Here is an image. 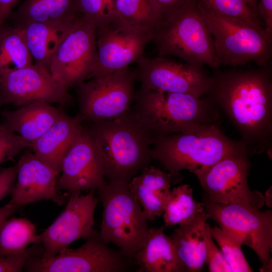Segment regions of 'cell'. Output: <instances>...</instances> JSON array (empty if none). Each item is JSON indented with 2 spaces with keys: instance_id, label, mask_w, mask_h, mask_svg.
Masks as SVG:
<instances>
[{
  "instance_id": "obj_1",
  "label": "cell",
  "mask_w": 272,
  "mask_h": 272,
  "mask_svg": "<svg viewBox=\"0 0 272 272\" xmlns=\"http://www.w3.org/2000/svg\"><path fill=\"white\" fill-rule=\"evenodd\" d=\"M203 96L233 125L248 154L271 149L272 78L270 66L216 69Z\"/></svg>"
},
{
  "instance_id": "obj_2",
  "label": "cell",
  "mask_w": 272,
  "mask_h": 272,
  "mask_svg": "<svg viewBox=\"0 0 272 272\" xmlns=\"http://www.w3.org/2000/svg\"><path fill=\"white\" fill-rule=\"evenodd\" d=\"M87 128L103 161L107 181L128 184L150 166V147L156 139L133 109L113 120L92 122Z\"/></svg>"
},
{
  "instance_id": "obj_3",
  "label": "cell",
  "mask_w": 272,
  "mask_h": 272,
  "mask_svg": "<svg viewBox=\"0 0 272 272\" xmlns=\"http://www.w3.org/2000/svg\"><path fill=\"white\" fill-rule=\"evenodd\" d=\"M244 152L248 153L241 141L230 139L213 123L157 138L151 149V156L173 178L182 170L197 177L224 158Z\"/></svg>"
},
{
  "instance_id": "obj_4",
  "label": "cell",
  "mask_w": 272,
  "mask_h": 272,
  "mask_svg": "<svg viewBox=\"0 0 272 272\" xmlns=\"http://www.w3.org/2000/svg\"><path fill=\"white\" fill-rule=\"evenodd\" d=\"M159 56L172 55L199 67L220 65L213 38L200 14L198 0H185L165 14L153 33Z\"/></svg>"
},
{
  "instance_id": "obj_5",
  "label": "cell",
  "mask_w": 272,
  "mask_h": 272,
  "mask_svg": "<svg viewBox=\"0 0 272 272\" xmlns=\"http://www.w3.org/2000/svg\"><path fill=\"white\" fill-rule=\"evenodd\" d=\"M134 99L133 109L138 119L156 140L200 125L216 123L220 117L205 99L187 94L141 88Z\"/></svg>"
},
{
  "instance_id": "obj_6",
  "label": "cell",
  "mask_w": 272,
  "mask_h": 272,
  "mask_svg": "<svg viewBox=\"0 0 272 272\" xmlns=\"http://www.w3.org/2000/svg\"><path fill=\"white\" fill-rule=\"evenodd\" d=\"M198 5L220 65L236 67L252 62L259 67L269 65L272 37L263 27L220 15L202 0Z\"/></svg>"
},
{
  "instance_id": "obj_7",
  "label": "cell",
  "mask_w": 272,
  "mask_h": 272,
  "mask_svg": "<svg viewBox=\"0 0 272 272\" xmlns=\"http://www.w3.org/2000/svg\"><path fill=\"white\" fill-rule=\"evenodd\" d=\"M103 207L99 234L126 257L133 259L149 232L148 219L128 184L107 181L97 191Z\"/></svg>"
},
{
  "instance_id": "obj_8",
  "label": "cell",
  "mask_w": 272,
  "mask_h": 272,
  "mask_svg": "<svg viewBox=\"0 0 272 272\" xmlns=\"http://www.w3.org/2000/svg\"><path fill=\"white\" fill-rule=\"evenodd\" d=\"M209 219L219 227L236 236L257 254L261 271H271L272 251V211H264L250 203L237 200L228 203H215L204 199Z\"/></svg>"
},
{
  "instance_id": "obj_9",
  "label": "cell",
  "mask_w": 272,
  "mask_h": 272,
  "mask_svg": "<svg viewBox=\"0 0 272 272\" xmlns=\"http://www.w3.org/2000/svg\"><path fill=\"white\" fill-rule=\"evenodd\" d=\"M80 247H68L47 260L33 256L24 266L30 272H127L136 266L134 259L108 246L93 229Z\"/></svg>"
},
{
  "instance_id": "obj_10",
  "label": "cell",
  "mask_w": 272,
  "mask_h": 272,
  "mask_svg": "<svg viewBox=\"0 0 272 272\" xmlns=\"http://www.w3.org/2000/svg\"><path fill=\"white\" fill-rule=\"evenodd\" d=\"M137 77V73L125 68L79 84V115L83 120L91 122L111 120L124 115L134 99Z\"/></svg>"
},
{
  "instance_id": "obj_11",
  "label": "cell",
  "mask_w": 272,
  "mask_h": 272,
  "mask_svg": "<svg viewBox=\"0 0 272 272\" xmlns=\"http://www.w3.org/2000/svg\"><path fill=\"white\" fill-rule=\"evenodd\" d=\"M249 156L244 152L227 156L198 176L205 199L219 203L242 200L261 209L264 205V195L251 190L247 183Z\"/></svg>"
},
{
  "instance_id": "obj_12",
  "label": "cell",
  "mask_w": 272,
  "mask_h": 272,
  "mask_svg": "<svg viewBox=\"0 0 272 272\" xmlns=\"http://www.w3.org/2000/svg\"><path fill=\"white\" fill-rule=\"evenodd\" d=\"M94 191L86 195L71 193L66 207L46 229L37 235L36 243H41L44 253L40 258L47 260L68 247L75 241L87 238L94 225V214L99 201Z\"/></svg>"
},
{
  "instance_id": "obj_13",
  "label": "cell",
  "mask_w": 272,
  "mask_h": 272,
  "mask_svg": "<svg viewBox=\"0 0 272 272\" xmlns=\"http://www.w3.org/2000/svg\"><path fill=\"white\" fill-rule=\"evenodd\" d=\"M96 58V28L83 20L65 37L51 59L49 71L68 89L88 78Z\"/></svg>"
},
{
  "instance_id": "obj_14",
  "label": "cell",
  "mask_w": 272,
  "mask_h": 272,
  "mask_svg": "<svg viewBox=\"0 0 272 272\" xmlns=\"http://www.w3.org/2000/svg\"><path fill=\"white\" fill-rule=\"evenodd\" d=\"M153 33L113 22L96 29L97 58L88 78L127 68L144 55Z\"/></svg>"
},
{
  "instance_id": "obj_15",
  "label": "cell",
  "mask_w": 272,
  "mask_h": 272,
  "mask_svg": "<svg viewBox=\"0 0 272 272\" xmlns=\"http://www.w3.org/2000/svg\"><path fill=\"white\" fill-rule=\"evenodd\" d=\"M137 62V75L142 83L141 88L145 90L184 93L201 98L210 87L211 77L202 67L159 56H143Z\"/></svg>"
},
{
  "instance_id": "obj_16",
  "label": "cell",
  "mask_w": 272,
  "mask_h": 272,
  "mask_svg": "<svg viewBox=\"0 0 272 272\" xmlns=\"http://www.w3.org/2000/svg\"><path fill=\"white\" fill-rule=\"evenodd\" d=\"M0 88L7 104L17 106L37 102L66 104L72 100L67 89L35 63L0 74Z\"/></svg>"
},
{
  "instance_id": "obj_17",
  "label": "cell",
  "mask_w": 272,
  "mask_h": 272,
  "mask_svg": "<svg viewBox=\"0 0 272 272\" xmlns=\"http://www.w3.org/2000/svg\"><path fill=\"white\" fill-rule=\"evenodd\" d=\"M57 188L70 193L95 191L107 183L103 161L87 127H83L65 155Z\"/></svg>"
},
{
  "instance_id": "obj_18",
  "label": "cell",
  "mask_w": 272,
  "mask_h": 272,
  "mask_svg": "<svg viewBox=\"0 0 272 272\" xmlns=\"http://www.w3.org/2000/svg\"><path fill=\"white\" fill-rule=\"evenodd\" d=\"M17 164V177L11 203L21 208L43 199L51 200L59 206L65 203V197L58 192L59 173L33 153L25 152Z\"/></svg>"
},
{
  "instance_id": "obj_19",
  "label": "cell",
  "mask_w": 272,
  "mask_h": 272,
  "mask_svg": "<svg viewBox=\"0 0 272 272\" xmlns=\"http://www.w3.org/2000/svg\"><path fill=\"white\" fill-rule=\"evenodd\" d=\"M82 118L71 116L64 112L42 135L32 143L35 155L58 173L66 152L82 127Z\"/></svg>"
},
{
  "instance_id": "obj_20",
  "label": "cell",
  "mask_w": 272,
  "mask_h": 272,
  "mask_svg": "<svg viewBox=\"0 0 272 272\" xmlns=\"http://www.w3.org/2000/svg\"><path fill=\"white\" fill-rule=\"evenodd\" d=\"M205 211L181 224L170 236L183 272H199L206 259V234L210 224Z\"/></svg>"
},
{
  "instance_id": "obj_21",
  "label": "cell",
  "mask_w": 272,
  "mask_h": 272,
  "mask_svg": "<svg viewBox=\"0 0 272 272\" xmlns=\"http://www.w3.org/2000/svg\"><path fill=\"white\" fill-rule=\"evenodd\" d=\"M64 111L50 103L37 102L2 113L3 124L32 144L46 132Z\"/></svg>"
},
{
  "instance_id": "obj_22",
  "label": "cell",
  "mask_w": 272,
  "mask_h": 272,
  "mask_svg": "<svg viewBox=\"0 0 272 272\" xmlns=\"http://www.w3.org/2000/svg\"><path fill=\"white\" fill-rule=\"evenodd\" d=\"M173 179L170 173L150 165L128 183L149 222L162 216L169 198Z\"/></svg>"
},
{
  "instance_id": "obj_23",
  "label": "cell",
  "mask_w": 272,
  "mask_h": 272,
  "mask_svg": "<svg viewBox=\"0 0 272 272\" xmlns=\"http://www.w3.org/2000/svg\"><path fill=\"white\" fill-rule=\"evenodd\" d=\"M84 20L60 23L26 22L19 26L35 60L49 71L51 59L66 35Z\"/></svg>"
},
{
  "instance_id": "obj_24",
  "label": "cell",
  "mask_w": 272,
  "mask_h": 272,
  "mask_svg": "<svg viewBox=\"0 0 272 272\" xmlns=\"http://www.w3.org/2000/svg\"><path fill=\"white\" fill-rule=\"evenodd\" d=\"M164 225L150 228L142 248L133 259L138 272H183L170 237L165 233Z\"/></svg>"
},
{
  "instance_id": "obj_25",
  "label": "cell",
  "mask_w": 272,
  "mask_h": 272,
  "mask_svg": "<svg viewBox=\"0 0 272 272\" xmlns=\"http://www.w3.org/2000/svg\"><path fill=\"white\" fill-rule=\"evenodd\" d=\"M17 24L60 23L82 18L77 0H25L15 13Z\"/></svg>"
},
{
  "instance_id": "obj_26",
  "label": "cell",
  "mask_w": 272,
  "mask_h": 272,
  "mask_svg": "<svg viewBox=\"0 0 272 272\" xmlns=\"http://www.w3.org/2000/svg\"><path fill=\"white\" fill-rule=\"evenodd\" d=\"M114 21L154 33L162 16L152 0H114Z\"/></svg>"
},
{
  "instance_id": "obj_27",
  "label": "cell",
  "mask_w": 272,
  "mask_h": 272,
  "mask_svg": "<svg viewBox=\"0 0 272 272\" xmlns=\"http://www.w3.org/2000/svg\"><path fill=\"white\" fill-rule=\"evenodd\" d=\"M33 59L19 26L0 27V74L31 65Z\"/></svg>"
},
{
  "instance_id": "obj_28",
  "label": "cell",
  "mask_w": 272,
  "mask_h": 272,
  "mask_svg": "<svg viewBox=\"0 0 272 272\" xmlns=\"http://www.w3.org/2000/svg\"><path fill=\"white\" fill-rule=\"evenodd\" d=\"M205 211L203 203L193 197V190L184 184L170 191L169 199L162 215L165 227L185 223Z\"/></svg>"
},
{
  "instance_id": "obj_29",
  "label": "cell",
  "mask_w": 272,
  "mask_h": 272,
  "mask_svg": "<svg viewBox=\"0 0 272 272\" xmlns=\"http://www.w3.org/2000/svg\"><path fill=\"white\" fill-rule=\"evenodd\" d=\"M36 238L35 226L27 219L6 220L0 225V257L25 251Z\"/></svg>"
},
{
  "instance_id": "obj_30",
  "label": "cell",
  "mask_w": 272,
  "mask_h": 272,
  "mask_svg": "<svg viewBox=\"0 0 272 272\" xmlns=\"http://www.w3.org/2000/svg\"><path fill=\"white\" fill-rule=\"evenodd\" d=\"M211 232L232 272L253 271L242 250L243 244L236 236L219 227H211Z\"/></svg>"
},
{
  "instance_id": "obj_31",
  "label": "cell",
  "mask_w": 272,
  "mask_h": 272,
  "mask_svg": "<svg viewBox=\"0 0 272 272\" xmlns=\"http://www.w3.org/2000/svg\"><path fill=\"white\" fill-rule=\"evenodd\" d=\"M217 13L264 28L258 14L247 0H202Z\"/></svg>"
},
{
  "instance_id": "obj_32",
  "label": "cell",
  "mask_w": 272,
  "mask_h": 272,
  "mask_svg": "<svg viewBox=\"0 0 272 272\" xmlns=\"http://www.w3.org/2000/svg\"><path fill=\"white\" fill-rule=\"evenodd\" d=\"M79 13L96 29L114 21V0H77Z\"/></svg>"
},
{
  "instance_id": "obj_33",
  "label": "cell",
  "mask_w": 272,
  "mask_h": 272,
  "mask_svg": "<svg viewBox=\"0 0 272 272\" xmlns=\"http://www.w3.org/2000/svg\"><path fill=\"white\" fill-rule=\"evenodd\" d=\"M32 144L0 123V165L14 158L22 150L31 148Z\"/></svg>"
},
{
  "instance_id": "obj_34",
  "label": "cell",
  "mask_w": 272,
  "mask_h": 272,
  "mask_svg": "<svg viewBox=\"0 0 272 272\" xmlns=\"http://www.w3.org/2000/svg\"><path fill=\"white\" fill-rule=\"evenodd\" d=\"M41 243L32 246L21 253L0 257V272H21L29 259L33 256L42 257L44 249Z\"/></svg>"
},
{
  "instance_id": "obj_35",
  "label": "cell",
  "mask_w": 272,
  "mask_h": 272,
  "mask_svg": "<svg viewBox=\"0 0 272 272\" xmlns=\"http://www.w3.org/2000/svg\"><path fill=\"white\" fill-rule=\"evenodd\" d=\"M206 263L210 272H232V270L225 259L221 250L214 241L209 226L206 234Z\"/></svg>"
},
{
  "instance_id": "obj_36",
  "label": "cell",
  "mask_w": 272,
  "mask_h": 272,
  "mask_svg": "<svg viewBox=\"0 0 272 272\" xmlns=\"http://www.w3.org/2000/svg\"><path fill=\"white\" fill-rule=\"evenodd\" d=\"M17 164L0 171V200L11 194L17 174Z\"/></svg>"
},
{
  "instance_id": "obj_37",
  "label": "cell",
  "mask_w": 272,
  "mask_h": 272,
  "mask_svg": "<svg viewBox=\"0 0 272 272\" xmlns=\"http://www.w3.org/2000/svg\"><path fill=\"white\" fill-rule=\"evenodd\" d=\"M257 10L265 32L272 37V0H258Z\"/></svg>"
},
{
  "instance_id": "obj_38",
  "label": "cell",
  "mask_w": 272,
  "mask_h": 272,
  "mask_svg": "<svg viewBox=\"0 0 272 272\" xmlns=\"http://www.w3.org/2000/svg\"><path fill=\"white\" fill-rule=\"evenodd\" d=\"M185 0H152L163 17L167 13L177 8Z\"/></svg>"
},
{
  "instance_id": "obj_39",
  "label": "cell",
  "mask_w": 272,
  "mask_h": 272,
  "mask_svg": "<svg viewBox=\"0 0 272 272\" xmlns=\"http://www.w3.org/2000/svg\"><path fill=\"white\" fill-rule=\"evenodd\" d=\"M19 0H0V27L5 24L6 20L12 14L13 8Z\"/></svg>"
},
{
  "instance_id": "obj_40",
  "label": "cell",
  "mask_w": 272,
  "mask_h": 272,
  "mask_svg": "<svg viewBox=\"0 0 272 272\" xmlns=\"http://www.w3.org/2000/svg\"><path fill=\"white\" fill-rule=\"evenodd\" d=\"M20 208V207L12 204L10 202L0 207V225Z\"/></svg>"
},
{
  "instance_id": "obj_41",
  "label": "cell",
  "mask_w": 272,
  "mask_h": 272,
  "mask_svg": "<svg viewBox=\"0 0 272 272\" xmlns=\"http://www.w3.org/2000/svg\"><path fill=\"white\" fill-rule=\"evenodd\" d=\"M270 197H271V189H269L264 195V203L268 207H271V200H270Z\"/></svg>"
},
{
  "instance_id": "obj_42",
  "label": "cell",
  "mask_w": 272,
  "mask_h": 272,
  "mask_svg": "<svg viewBox=\"0 0 272 272\" xmlns=\"http://www.w3.org/2000/svg\"><path fill=\"white\" fill-rule=\"evenodd\" d=\"M247 1L251 8L258 13L257 10L258 0H247Z\"/></svg>"
},
{
  "instance_id": "obj_43",
  "label": "cell",
  "mask_w": 272,
  "mask_h": 272,
  "mask_svg": "<svg viewBox=\"0 0 272 272\" xmlns=\"http://www.w3.org/2000/svg\"><path fill=\"white\" fill-rule=\"evenodd\" d=\"M5 104H7V103L4 96V94L0 88V107Z\"/></svg>"
}]
</instances>
